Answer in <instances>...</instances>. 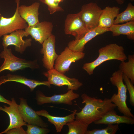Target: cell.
<instances>
[{"mask_svg": "<svg viewBox=\"0 0 134 134\" xmlns=\"http://www.w3.org/2000/svg\"><path fill=\"white\" fill-rule=\"evenodd\" d=\"M82 103L85 104L79 112L76 113V120L89 125L101 119L104 115L114 110L116 107L110 99L103 100L90 97L85 93L81 95Z\"/></svg>", "mask_w": 134, "mask_h": 134, "instance_id": "cell-1", "label": "cell"}, {"mask_svg": "<svg viewBox=\"0 0 134 134\" xmlns=\"http://www.w3.org/2000/svg\"><path fill=\"white\" fill-rule=\"evenodd\" d=\"M98 52L99 56L95 60L83 65V69L90 75L93 74L97 67L105 61L115 60L122 62L127 59L124 47L116 43H111L99 49Z\"/></svg>", "mask_w": 134, "mask_h": 134, "instance_id": "cell-2", "label": "cell"}, {"mask_svg": "<svg viewBox=\"0 0 134 134\" xmlns=\"http://www.w3.org/2000/svg\"><path fill=\"white\" fill-rule=\"evenodd\" d=\"M123 74L119 70L114 72L110 78V82L117 87L118 91L117 93L114 94L110 99L121 113L134 118V116L131 112V109L128 107L126 104L127 89L123 82Z\"/></svg>", "mask_w": 134, "mask_h": 134, "instance_id": "cell-3", "label": "cell"}, {"mask_svg": "<svg viewBox=\"0 0 134 134\" xmlns=\"http://www.w3.org/2000/svg\"><path fill=\"white\" fill-rule=\"evenodd\" d=\"M0 57L4 60L0 67V73L5 70L14 71L26 68L33 69L39 67L36 60H28L18 57L13 54L10 48H4L0 53Z\"/></svg>", "mask_w": 134, "mask_h": 134, "instance_id": "cell-4", "label": "cell"}, {"mask_svg": "<svg viewBox=\"0 0 134 134\" xmlns=\"http://www.w3.org/2000/svg\"><path fill=\"white\" fill-rule=\"evenodd\" d=\"M20 0H15L17 6L12 17L6 18L1 16L0 19V38L4 35L16 30L25 29L28 26L26 22L20 16L18 12Z\"/></svg>", "mask_w": 134, "mask_h": 134, "instance_id": "cell-5", "label": "cell"}, {"mask_svg": "<svg viewBox=\"0 0 134 134\" xmlns=\"http://www.w3.org/2000/svg\"><path fill=\"white\" fill-rule=\"evenodd\" d=\"M3 36L2 44L4 48L13 45L16 51L22 53L27 47L32 45V40L31 38L23 39V37H26V32L23 29L18 30L9 35L5 34Z\"/></svg>", "mask_w": 134, "mask_h": 134, "instance_id": "cell-6", "label": "cell"}, {"mask_svg": "<svg viewBox=\"0 0 134 134\" xmlns=\"http://www.w3.org/2000/svg\"><path fill=\"white\" fill-rule=\"evenodd\" d=\"M102 9L96 2H91L82 6L79 12L87 30L98 26Z\"/></svg>", "mask_w": 134, "mask_h": 134, "instance_id": "cell-7", "label": "cell"}, {"mask_svg": "<svg viewBox=\"0 0 134 134\" xmlns=\"http://www.w3.org/2000/svg\"><path fill=\"white\" fill-rule=\"evenodd\" d=\"M83 52H75L66 47L56 60L54 68L59 72L65 74L70 69L71 63L83 59Z\"/></svg>", "mask_w": 134, "mask_h": 134, "instance_id": "cell-8", "label": "cell"}, {"mask_svg": "<svg viewBox=\"0 0 134 134\" xmlns=\"http://www.w3.org/2000/svg\"><path fill=\"white\" fill-rule=\"evenodd\" d=\"M43 74L47 78L51 85L58 86H67L68 90H77L83 85L77 79L69 78L54 68L44 72Z\"/></svg>", "mask_w": 134, "mask_h": 134, "instance_id": "cell-9", "label": "cell"}, {"mask_svg": "<svg viewBox=\"0 0 134 134\" xmlns=\"http://www.w3.org/2000/svg\"><path fill=\"white\" fill-rule=\"evenodd\" d=\"M64 28L65 34L74 36L75 39L79 38L87 31L79 12L67 15L65 21Z\"/></svg>", "mask_w": 134, "mask_h": 134, "instance_id": "cell-10", "label": "cell"}, {"mask_svg": "<svg viewBox=\"0 0 134 134\" xmlns=\"http://www.w3.org/2000/svg\"><path fill=\"white\" fill-rule=\"evenodd\" d=\"M79 95L75 93L73 90H70L66 93L60 95H55L51 97L46 96L41 91H36L35 99L39 105L45 103L65 104L71 105L72 101L78 98Z\"/></svg>", "mask_w": 134, "mask_h": 134, "instance_id": "cell-11", "label": "cell"}, {"mask_svg": "<svg viewBox=\"0 0 134 134\" xmlns=\"http://www.w3.org/2000/svg\"><path fill=\"white\" fill-rule=\"evenodd\" d=\"M53 25L48 21L39 22L35 25L28 26L25 29L26 37L31 35L32 38L40 44L52 35Z\"/></svg>", "mask_w": 134, "mask_h": 134, "instance_id": "cell-12", "label": "cell"}, {"mask_svg": "<svg viewBox=\"0 0 134 134\" xmlns=\"http://www.w3.org/2000/svg\"><path fill=\"white\" fill-rule=\"evenodd\" d=\"M55 37L52 34L42 44L40 52L43 55V66L48 70L54 68L55 61L58 56L55 50Z\"/></svg>", "mask_w": 134, "mask_h": 134, "instance_id": "cell-13", "label": "cell"}, {"mask_svg": "<svg viewBox=\"0 0 134 134\" xmlns=\"http://www.w3.org/2000/svg\"><path fill=\"white\" fill-rule=\"evenodd\" d=\"M20 104L18 105L19 111L23 120L28 124L47 128L48 125L44 122L36 111L28 104L27 100L23 98H19Z\"/></svg>", "mask_w": 134, "mask_h": 134, "instance_id": "cell-14", "label": "cell"}, {"mask_svg": "<svg viewBox=\"0 0 134 134\" xmlns=\"http://www.w3.org/2000/svg\"><path fill=\"white\" fill-rule=\"evenodd\" d=\"M108 31V28L98 26L95 28L88 30L79 39L70 41L68 44L67 46L73 51L83 52L85 46L88 42L96 36Z\"/></svg>", "mask_w": 134, "mask_h": 134, "instance_id": "cell-15", "label": "cell"}, {"mask_svg": "<svg viewBox=\"0 0 134 134\" xmlns=\"http://www.w3.org/2000/svg\"><path fill=\"white\" fill-rule=\"evenodd\" d=\"M11 104L9 106H4V107L0 106V111L7 113L9 118L10 123L7 128L0 134L5 133L9 130L15 128L26 126V123L23 120L18 110V105L14 99H11Z\"/></svg>", "mask_w": 134, "mask_h": 134, "instance_id": "cell-16", "label": "cell"}, {"mask_svg": "<svg viewBox=\"0 0 134 134\" xmlns=\"http://www.w3.org/2000/svg\"><path fill=\"white\" fill-rule=\"evenodd\" d=\"M15 82L20 83L29 87L31 92L33 91L37 86L44 85L49 88L51 87V84L48 81H40L28 78L21 75L10 74L0 77V86L8 82Z\"/></svg>", "mask_w": 134, "mask_h": 134, "instance_id": "cell-17", "label": "cell"}, {"mask_svg": "<svg viewBox=\"0 0 134 134\" xmlns=\"http://www.w3.org/2000/svg\"><path fill=\"white\" fill-rule=\"evenodd\" d=\"M40 3L35 2L29 6H19L18 12L20 16L27 23L28 26L34 25L39 22L38 10Z\"/></svg>", "mask_w": 134, "mask_h": 134, "instance_id": "cell-18", "label": "cell"}, {"mask_svg": "<svg viewBox=\"0 0 134 134\" xmlns=\"http://www.w3.org/2000/svg\"><path fill=\"white\" fill-rule=\"evenodd\" d=\"M36 111L39 116H42L47 118L48 121L55 126L57 132H60L64 126L66 125L67 122L71 121L75 119L77 110H74L72 114L64 117L52 116L44 110Z\"/></svg>", "mask_w": 134, "mask_h": 134, "instance_id": "cell-19", "label": "cell"}, {"mask_svg": "<svg viewBox=\"0 0 134 134\" xmlns=\"http://www.w3.org/2000/svg\"><path fill=\"white\" fill-rule=\"evenodd\" d=\"M94 123L96 124L107 125L124 123L132 125L134 124V118L124 115H119L114 110L107 113L101 119Z\"/></svg>", "mask_w": 134, "mask_h": 134, "instance_id": "cell-20", "label": "cell"}, {"mask_svg": "<svg viewBox=\"0 0 134 134\" xmlns=\"http://www.w3.org/2000/svg\"><path fill=\"white\" fill-rule=\"evenodd\" d=\"M120 8L117 6H107L102 9L98 27L108 28L113 25L114 19L119 13Z\"/></svg>", "mask_w": 134, "mask_h": 134, "instance_id": "cell-21", "label": "cell"}, {"mask_svg": "<svg viewBox=\"0 0 134 134\" xmlns=\"http://www.w3.org/2000/svg\"><path fill=\"white\" fill-rule=\"evenodd\" d=\"M108 29L109 31L112 32L113 36L126 35L128 39L134 40V21L122 24L113 25Z\"/></svg>", "mask_w": 134, "mask_h": 134, "instance_id": "cell-22", "label": "cell"}, {"mask_svg": "<svg viewBox=\"0 0 134 134\" xmlns=\"http://www.w3.org/2000/svg\"><path fill=\"white\" fill-rule=\"evenodd\" d=\"M127 62H121L119 66V70L125 75L134 84V55H129Z\"/></svg>", "mask_w": 134, "mask_h": 134, "instance_id": "cell-23", "label": "cell"}, {"mask_svg": "<svg viewBox=\"0 0 134 134\" xmlns=\"http://www.w3.org/2000/svg\"><path fill=\"white\" fill-rule=\"evenodd\" d=\"M132 21H134V6L129 2L125 10L118 14L114 20L113 25Z\"/></svg>", "mask_w": 134, "mask_h": 134, "instance_id": "cell-24", "label": "cell"}, {"mask_svg": "<svg viewBox=\"0 0 134 134\" xmlns=\"http://www.w3.org/2000/svg\"><path fill=\"white\" fill-rule=\"evenodd\" d=\"M66 125L68 128L67 134H85L89 125L74 120L67 122Z\"/></svg>", "mask_w": 134, "mask_h": 134, "instance_id": "cell-25", "label": "cell"}, {"mask_svg": "<svg viewBox=\"0 0 134 134\" xmlns=\"http://www.w3.org/2000/svg\"><path fill=\"white\" fill-rule=\"evenodd\" d=\"M106 128L87 130L85 134H115L119 130L118 124H108Z\"/></svg>", "mask_w": 134, "mask_h": 134, "instance_id": "cell-26", "label": "cell"}, {"mask_svg": "<svg viewBox=\"0 0 134 134\" xmlns=\"http://www.w3.org/2000/svg\"><path fill=\"white\" fill-rule=\"evenodd\" d=\"M26 126L27 127L26 134H46L50 131V130L47 128L28 124Z\"/></svg>", "mask_w": 134, "mask_h": 134, "instance_id": "cell-27", "label": "cell"}, {"mask_svg": "<svg viewBox=\"0 0 134 134\" xmlns=\"http://www.w3.org/2000/svg\"><path fill=\"white\" fill-rule=\"evenodd\" d=\"M42 3L47 5L48 9L51 14L57 11H63V9L59 6V3L55 0H39Z\"/></svg>", "mask_w": 134, "mask_h": 134, "instance_id": "cell-28", "label": "cell"}, {"mask_svg": "<svg viewBox=\"0 0 134 134\" xmlns=\"http://www.w3.org/2000/svg\"><path fill=\"white\" fill-rule=\"evenodd\" d=\"M123 79L128 91L130 96L129 102L132 106H134V87L130 79L125 75L123 74Z\"/></svg>", "mask_w": 134, "mask_h": 134, "instance_id": "cell-29", "label": "cell"}, {"mask_svg": "<svg viewBox=\"0 0 134 134\" xmlns=\"http://www.w3.org/2000/svg\"><path fill=\"white\" fill-rule=\"evenodd\" d=\"M7 134H26L22 126L13 128L8 130L6 133Z\"/></svg>", "mask_w": 134, "mask_h": 134, "instance_id": "cell-30", "label": "cell"}, {"mask_svg": "<svg viewBox=\"0 0 134 134\" xmlns=\"http://www.w3.org/2000/svg\"><path fill=\"white\" fill-rule=\"evenodd\" d=\"M0 102L7 104L9 105L11 104V101L5 99L0 94Z\"/></svg>", "mask_w": 134, "mask_h": 134, "instance_id": "cell-31", "label": "cell"}, {"mask_svg": "<svg viewBox=\"0 0 134 134\" xmlns=\"http://www.w3.org/2000/svg\"><path fill=\"white\" fill-rule=\"evenodd\" d=\"M117 3L120 4L122 5L123 4L125 1V0H115Z\"/></svg>", "mask_w": 134, "mask_h": 134, "instance_id": "cell-32", "label": "cell"}, {"mask_svg": "<svg viewBox=\"0 0 134 134\" xmlns=\"http://www.w3.org/2000/svg\"><path fill=\"white\" fill-rule=\"evenodd\" d=\"M64 0H55L56 2L59 4L61 2H63Z\"/></svg>", "mask_w": 134, "mask_h": 134, "instance_id": "cell-33", "label": "cell"}, {"mask_svg": "<svg viewBox=\"0 0 134 134\" xmlns=\"http://www.w3.org/2000/svg\"><path fill=\"white\" fill-rule=\"evenodd\" d=\"M131 1V2H133L134 1V0H130Z\"/></svg>", "mask_w": 134, "mask_h": 134, "instance_id": "cell-34", "label": "cell"}, {"mask_svg": "<svg viewBox=\"0 0 134 134\" xmlns=\"http://www.w3.org/2000/svg\"><path fill=\"white\" fill-rule=\"evenodd\" d=\"M1 16L0 15V18H1Z\"/></svg>", "mask_w": 134, "mask_h": 134, "instance_id": "cell-35", "label": "cell"}]
</instances>
